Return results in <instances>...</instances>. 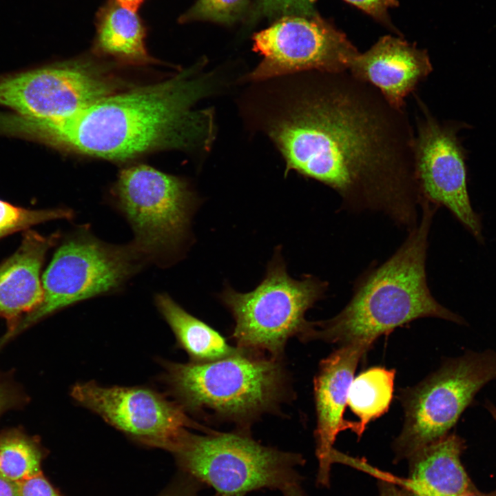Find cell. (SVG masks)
<instances>
[{
    "instance_id": "obj_22",
    "label": "cell",
    "mask_w": 496,
    "mask_h": 496,
    "mask_svg": "<svg viewBox=\"0 0 496 496\" xmlns=\"http://www.w3.org/2000/svg\"><path fill=\"white\" fill-rule=\"evenodd\" d=\"M72 215V211L67 209H29L0 199V240L41 223L70 219Z\"/></svg>"
},
{
    "instance_id": "obj_7",
    "label": "cell",
    "mask_w": 496,
    "mask_h": 496,
    "mask_svg": "<svg viewBox=\"0 0 496 496\" xmlns=\"http://www.w3.org/2000/svg\"><path fill=\"white\" fill-rule=\"evenodd\" d=\"M145 261L133 242L115 245L102 242L84 230L72 234L56 250L42 276V302L21 318L1 340L4 342L65 307L115 291Z\"/></svg>"
},
{
    "instance_id": "obj_13",
    "label": "cell",
    "mask_w": 496,
    "mask_h": 496,
    "mask_svg": "<svg viewBox=\"0 0 496 496\" xmlns=\"http://www.w3.org/2000/svg\"><path fill=\"white\" fill-rule=\"evenodd\" d=\"M71 395L78 404L146 446L165 450L183 430H205L177 402L146 386H103L92 381L76 384Z\"/></svg>"
},
{
    "instance_id": "obj_11",
    "label": "cell",
    "mask_w": 496,
    "mask_h": 496,
    "mask_svg": "<svg viewBox=\"0 0 496 496\" xmlns=\"http://www.w3.org/2000/svg\"><path fill=\"white\" fill-rule=\"evenodd\" d=\"M262 59L249 79L262 81L300 72L349 70L358 54L346 35L318 14L288 16L253 37Z\"/></svg>"
},
{
    "instance_id": "obj_25",
    "label": "cell",
    "mask_w": 496,
    "mask_h": 496,
    "mask_svg": "<svg viewBox=\"0 0 496 496\" xmlns=\"http://www.w3.org/2000/svg\"><path fill=\"white\" fill-rule=\"evenodd\" d=\"M203 484L190 475L180 471L158 496H200Z\"/></svg>"
},
{
    "instance_id": "obj_29",
    "label": "cell",
    "mask_w": 496,
    "mask_h": 496,
    "mask_svg": "<svg viewBox=\"0 0 496 496\" xmlns=\"http://www.w3.org/2000/svg\"><path fill=\"white\" fill-rule=\"evenodd\" d=\"M0 496H21L17 484L0 473Z\"/></svg>"
},
{
    "instance_id": "obj_4",
    "label": "cell",
    "mask_w": 496,
    "mask_h": 496,
    "mask_svg": "<svg viewBox=\"0 0 496 496\" xmlns=\"http://www.w3.org/2000/svg\"><path fill=\"white\" fill-rule=\"evenodd\" d=\"M163 380L187 413L243 425L278 408L287 395L281 360L238 351L207 362H165Z\"/></svg>"
},
{
    "instance_id": "obj_32",
    "label": "cell",
    "mask_w": 496,
    "mask_h": 496,
    "mask_svg": "<svg viewBox=\"0 0 496 496\" xmlns=\"http://www.w3.org/2000/svg\"><path fill=\"white\" fill-rule=\"evenodd\" d=\"M282 493L283 496H305L300 486V484L291 486Z\"/></svg>"
},
{
    "instance_id": "obj_21",
    "label": "cell",
    "mask_w": 496,
    "mask_h": 496,
    "mask_svg": "<svg viewBox=\"0 0 496 496\" xmlns=\"http://www.w3.org/2000/svg\"><path fill=\"white\" fill-rule=\"evenodd\" d=\"M41 458L37 447L21 435L0 440V473L16 484L41 473Z\"/></svg>"
},
{
    "instance_id": "obj_10",
    "label": "cell",
    "mask_w": 496,
    "mask_h": 496,
    "mask_svg": "<svg viewBox=\"0 0 496 496\" xmlns=\"http://www.w3.org/2000/svg\"><path fill=\"white\" fill-rule=\"evenodd\" d=\"M118 83L92 61L56 63L0 76V105L30 117L60 119L116 93Z\"/></svg>"
},
{
    "instance_id": "obj_12",
    "label": "cell",
    "mask_w": 496,
    "mask_h": 496,
    "mask_svg": "<svg viewBox=\"0 0 496 496\" xmlns=\"http://www.w3.org/2000/svg\"><path fill=\"white\" fill-rule=\"evenodd\" d=\"M415 172L423 200L443 205L479 240L481 225L469 199L466 153L457 136L468 127L462 122L441 123L416 96Z\"/></svg>"
},
{
    "instance_id": "obj_6",
    "label": "cell",
    "mask_w": 496,
    "mask_h": 496,
    "mask_svg": "<svg viewBox=\"0 0 496 496\" xmlns=\"http://www.w3.org/2000/svg\"><path fill=\"white\" fill-rule=\"evenodd\" d=\"M327 287V282L312 276L291 278L277 253L255 289L240 293L227 287L220 294L234 319L232 338L236 347L281 360L287 340L300 338L307 329L305 313L323 298Z\"/></svg>"
},
{
    "instance_id": "obj_27",
    "label": "cell",
    "mask_w": 496,
    "mask_h": 496,
    "mask_svg": "<svg viewBox=\"0 0 496 496\" xmlns=\"http://www.w3.org/2000/svg\"><path fill=\"white\" fill-rule=\"evenodd\" d=\"M17 484L21 496H61L41 473Z\"/></svg>"
},
{
    "instance_id": "obj_26",
    "label": "cell",
    "mask_w": 496,
    "mask_h": 496,
    "mask_svg": "<svg viewBox=\"0 0 496 496\" xmlns=\"http://www.w3.org/2000/svg\"><path fill=\"white\" fill-rule=\"evenodd\" d=\"M358 7L376 20L391 26L387 12L398 5L397 0H344Z\"/></svg>"
},
{
    "instance_id": "obj_14",
    "label": "cell",
    "mask_w": 496,
    "mask_h": 496,
    "mask_svg": "<svg viewBox=\"0 0 496 496\" xmlns=\"http://www.w3.org/2000/svg\"><path fill=\"white\" fill-rule=\"evenodd\" d=\"M366 342L342 345L322 360L313 381L317 413L316 454L318 460V483L329 485L333 444L339 432L351 429L355 434L356 422L344 420L348 393L357 366L372 347Z\"/></svg>"
},
{
    "instance_id": "obj_2",
    "label": "cell",
    "mask_w": 496,
    "mask_h": 496,
    "mask_svg": "<svg viewBox=\"0 0 496 496\" xmlns=\"http://www.w3.org/2000/svg\"><path fill=\"white\" fill-rule=\"evenodd\" d=\"M198 63L164 81L114 93L60 119L13 115L12 136L56 149L125 161L158 149L208 148L213 113L195 104L215 88Z\"/></svg>"
},
{
    "instance_id": "obj_23",
    "label": "cell",
    "mask_w": 496,
    "mask_h": 496,
    "mask_svg": "<svg viewBox=\"0 0 496 496\" xmlns=\"http://www.w3.org/2000/svg\"><path fill=\"white\" fill-rule=\"evenodd\" d=\"M249 0H197L179 18L180 23L207 21L229 24L246 11Z\"/></svg>"
},
{
    "instance_id": "obj_18",
    "label": "cell",
    "mask_w": 496,
    "mask_h": 496,
    "mask_svg": "<svg viewBox=\"0 0 496 496\" xmlns=\"http://www.w3.org/2000/svg\"><path fill=\"white\" fill-rule=\"evenodd\" d=\"M136 12L116 0L106 1L96 15L95 51L127 63L149 62L146 28Z\"/></svg>"
},
{
    "instance_id": "obj_9",
    "label": "cell",
    "mask_w": 496,
    "mask_h": 496,
    "mask_svg": "<svg viewBox=\"0 0 496 496\" xmlns=\"http://www.w3.org/2000/svg\"><path fill=\"white\" fill-rule=\"evenodd\" d=\"M114 195L147 260H165L182 242L195 205L183 180L145 165L132 166L121 172Z\"/></svg>"
},
{
    "instance_id": "obj_20",
    "label": "cell",
    "mask_w": 496,
    "mask_h": 496,
    "mask_svg": "<svg viewBox=\"0 0 496 496\" xmlns=\"http://www.w3.org/2000/svg\"><path fill=\"white\" fill-rule=\"evenodd\" d=\"M395 371L382 366L365 370L353 380L347 404L360 419L357 435L361 437L371 421L384 415L393 398Z\"/></svg>"
},
{
    "instance_id": "obj_15",
    "label": "cell",
    "mask_w": 496,
    "mask_h": 496,
    "mask_svg": "<svg viewBox=\"0 0 496 496\" xmlns=\"http://www.w3.org/2000/svg\"><path fill=\"white\" fill-rule=\"evenodd\" d=\"M432 70L426 50L392 36L381 37L369 50L358 52L348 70L397 108H405V98Z\"/></svg>"
},
{
    "instance_id": "obj_17",
    "label": "cell",
    "mask_w": 496,
    "mask_h": 496,
    "mask_svg": "<svg viewBox=\"0 0 496 496\" xmlns=\"http://www.w3.org/2000/svg\"><path fill=\"white\" fill-rule=\"evenodd\" d=\"M464 441L447 434L413 454L410 475L402 478L379 471L378 477L389 481L404 490L455 496L477 490L461 461Z\"/></svg>"
},
{
    "instance_id": "obj_1",
    "label": "cell",
    "mask_w": 496,
    "mask_h": 496,
    "mask_svg": "<svg viewBox=\"0 0 496 496\" xmlns=\"http://www.w3.org/2000/svg\"><path fill=\"white\" fill-rule=\"evenodd\" d=\"M268 133L293 170L333 189L353 211L380 212L413 229L422 203L415 132L405 108L348 70L311 72Z\"/></svg>"
},
{
    "instance_id": "obj_28",
    "label": "cell",
    "mask_w": 496,
    "mask_h": 496,
    "mask_svg": "<svg viewBox=\"0 0 496 496\" xmlns=\"http://www.w3.org/2000/svg\"><path fill=\"white\" fill-rule=\"evenodd\" d=\"M379 496H411L395 484L384 479H380Z\"/></svg>"
},
{
    "instance_id": "obj_33",
    "label": "cell",
    "mask_w": 496,
    "mask_h": 496,
    "mask_svg": "<svg viewBox=\"0 0 496 496\" xmlns=\"http://www.w3.org/2000/svg\"><path fill=\"white\" fill-rule=\"evenodd\" d=\"M485 407L496 423V406L490 402H486L485 403ZM482 494L483 496H496V489L490 493Z\"/></svg>"
},
{
    "instance_id": "obj_16",
    "label": "cell",
    "mask_w": 496,
    "mask_h": 496,
    "mask_svg": "<svg viewBox=\"0 0 496 496\" xmlns=\"http://www.w3.org/2000/svg\"><path fill=\"white\" fill-rule=\"evenodd\" d=\"M59 238L58 233L43 236L28 229L16 251L0 263V317L8 322V332L42 302V267Z\"/></svg>"
},
{
    "instance_id": "obj_19",
    "label": "cell",
    "mask_w": 496,
    "mask_h": 496,
    "mask_svg": "<svg viewBox=\"0 0 496 496\" xmlns=\"http://www.w3.org/2000/svg\"><path fill=\"white\" fill-rule=\"evenodd\" d=\"M155 302L172 329L178 344L186 351L191 362L214 361L238 351L230 346L218 332L187 312L167 294H158Z\"/></svg>"
},
{
    "instance_id": "obj_8",
    "label": "cell",
    "mask_w": 496,
    "mask_h": 496,
    "mask_svg": "<svg viewBox=\"0 0 496 496\" xmlns=\"http://www.w3.org/2000/svg\"><path fill=\"white\" fill-rule=\"evenodd\" d=\"M494 380L496 352H468L402 391L404 422L393 443L396 459H409L447 435L476 394Z\"/></svg>"
},
{
    "instance_id": "obj_5",
    "label": "cell",
    "mask_w": 496,
    "mask_h": 496,
    "mask_svg": "<svg viewBox=\"0 0 496 496\" xmlns=\"http://www.w3.org/2000/svg\"><path fill=\"white\" fill-rule=\"evenodd\" d=\"M205 433L185 429L165 450L180 471L212 488L213 496H246L264 488L282 492L300 484V455L264 446L247 432Z\"/></svg>"
},
{
    "instance_id": "obj_30",
    "label": "cell",
    "mask_w": 496,
    "mask_h": 496,
    "mask_svg": "<svg viewBox=\"0 0 496 496\" xmlns=\"http://www.w3.org/2000/svg\"><path fill=\"white\" fill-rule=\"evenodd\" d=\"M11 403V395L6 388L0 384V413L8 408Z\"/></svg>"
},
{
    "instance_id": "obj_3",
    "label": "cell",
    "mask_w": 496,
    "mask_h": 496,
    "mask_svg": "<svg viewBox=\"0 0 496 496\" xmlns=\"http://www.w3.org/2000/svg\"><path fill=\"white\" fill-rule=\"evenodd\" d=\"M435 206L424 201L420 222L395 252L359 278L340 312L329 320L310 322L300 339L340 346L357 342L373 344L382 335L422 318L464 324L462 317L434 298L427 284L428 236Z\"/></svg>"
},
{
    "instance_id": "obj_24",
    "label": "cell",
    "mask_w": 496,
    "mask_h": 496,
    "mask_svg": "<svg viewBox=\"0 0 496 496\" xmlns=\"http://www.w3.org/2000/svg\"><path fill=\"white\" fill-rule=\"evenodd\" d=\"M315 0H257V12L265 17H312Z\"/></svg>"
},
{
    "instance_id": "obj_31",
    "label": "cell",
    "mask_w": 496,
    "mask_h": 496,
    "mask_svg": "<svg viewBox=\"0 0 496 496\" xmlns=\"http://www.w3.org/2000/svg\"><path fill=\"white\" fill-rule=\"evenodd\" d=\"M123 7L137 12L145 0H116Z\"/></svg>"
},
{
    "instance_id": "obj_34",
    "label": "cell",
    "mask_w": 496,
    "mask_h": 496,
    "mask_svg": "<svg viewBox=\"0 0 496 496\" xmlns=\"http://www.w3.org/2000/svg\"><path fill=\"white\" fill-rule=\"evenodd\" d=\"M417 496H442V495H439L433 494V493H422ZM455 496H483V495H482V493H480L477 490H475L474 491H471V492H468V493H466L464 494H461L459 495H455Z\"/></svg>"
}]
</instances>
